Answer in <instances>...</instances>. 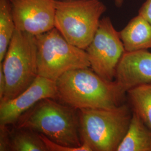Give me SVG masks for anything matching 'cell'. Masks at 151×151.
<instances>
[{
    "instance_id": "3",
    "label": "cell",
    "mask_w": 151,
    "mask_h": 151,
    "mask_svg": "<svg viewBox=\"0 0 151 151\" xmlns=\"http://www.w3.org/2000/svg\"><path fill=\"white\" fill-rule=\"evenodd\" d=\"M82 143L92 151H116L126 134L133 112L128 104L113 109L78 110Z\"/></svg>"
},
{
    "instance_id": "20",
    "label": "cell",
    "mask_w": 151,
    "mask_h": 151,
    "mask_svg": "<svg viewBox=\"0 0 151 151\" xmlns=\"http://www.w3.org/2000/svg\"><path fill=\"white\" fill-rule=\"evenodd\" d=\"M115 4L116 6L118 7H120L123 4L124 0H114Z\"/></svg>"
},
{
    "instance_id": "1",
    "label": "cell",
    "mask_w": 151,
    "mask_h": 151,
    "mask_svg": "<svg viewBox=\"0 0 151 151\" xmlns=\"http://www.w3.org/2000/svg\"><path fill=\"white\" fill-rule=\"evenodd\" d=\"M55 83L58 98L78 110L113 109L127 98V92L116 81H106L89 68L68 71Z\"/></svg>"
},
{
    "instance_id": "5",
    "label": "cell",
    "mask_w": 151,
    "mask_h": 151,
    "mask_svg": "<svg viewBox=\"0 0 151 151\" xmlns=\"http://www.w3.org/2000/svg\"><path fill=\"white\" fill-rule=\"evenodd\" d=\"M2 68L6 87L1 103L16 97L38 77L36 36L16 29L2 61Z\"/></svg>"
},
{
    "instance_id": "2",
    "label": "cell",
    "mask_w": 151,
    "mask_h": 151,
    "mask_svg": "<svg viewBox=\"0 0 151 151\" xmlns=\"http://www.w3.org/2000/svg\"><path fill=\"white\" fill-rule=\"evenodd\" d=\"M54 100L47 98L37 103L22 119L18 128L43 134L61 146H81L80 119L76 109Z\"/></svg>"
},
{
    "instance_id": "10",
    "label": "cell",
    "mask_w": 151,
    "mask_h": 151,
    "mask_svg": "<svg viewBox=\"0 0 151 151\" xmlns=\"http://www.w3.org/2000/svg\"><path fill=\"white\" fill-rule=\"evenodd\" d=\"M115 80L125 92L134 87L151 83V52L148 50L125 52L117 66Z\"/></svg>"
},
{
    "instance_id": "6",
    "label": "cell",
    "mask_w": 151,
    "mask_h": 151,
    "mask_svg": "<svg viewBox=\"0 0 151 151\" xmlns=\"http://www.w3.org/2000/svg\"><path fill=\"white\" fill-rule=\"evenodd\" d=\"M36 38L38 76L55 82L68 71L90 67L86 51L70 43L55 27Z\"/></svg>"
},
{
    "instance_id": "17",
    "label": "cell",
    "mask_w": 151,
    "mask_h": 151,
    "mask_svg": "<svg viewBox=\"0 0 151 151\" xmlns=\"http://www.w3.org/2000/svg\"><path fill=\"white\" fill-rule=\"evenodd\" d=\"M138 14L151 24V0H146L138 11Z\"/></svg>"
},
{
    "instance_id": "14",
    "label": "cell",
    "mask_w": 151,
    "mask_h": 151,
    "mask_svg": "<svg viewBox=\"0 0 151 151\" xmlns=\"http://www.w3.org/2000/svg\"><path fill=\"white\" fill-rule=\"evenodd\" d=\"M16 30L10 0H0V61L5 57Z\"/></svg>"
},
{
    "instance_id": "16",
    "label": "cell",
    "mask_w": 151,
    "mask_h": 151,
    "mask_svg": "<svg viewBox=\"0 0 151 151\" xmlns=\"http://www.w3.org/2000/svg\"><path fill=\"white\" fill-rule=\"evenodd\" d=\"M39 136L48 151H92L90 146L85 143L76 147L63 146L54 143L43 134H39Z\"/></svg>"
},
{
    "instance_id": "9",
    "label": "cell",
    "mask_w": 151,
    "mask_h": 151,
    "mask_svg": "<svg viewBox=\"0 0 151 151\" xmlns=\"http://www.w3.org/2000/svg\"><path fill=\"white\" fill-rule=\"evenodd\" d=\"M47 98H58L55 82L38 76L18 96L5 103H0L1 126L15 123L26 111Z\"/></svg>"
},
{
    "instance_id": "18",
    "label": "cell",
    "mask_w": 151,
    "mask_h": 151,
    "mask_svg": "<svg viewBox=\"0 0 151 151\" xmlns=\"http://www.w3.org/2000/svg\"><path fill=\"white\" fill-rule=\"evenodd\" d=\"M6 126H1V143H0V151L7 150V146L9 144L10 146V142L7 140V129ZM9 146V145H8Z\"/></svg>"
},
{
    "instance_id": "7",
    "label": "cell",
    "mask_w": 151,
    "mask_h": 151,
    "mask_svg": "<svg viewBox=\"0 0 151 151\" xmlns=\"http://www.w3.org/2000/svg\"><path fill=\"white\" fill-rule=\"evenodd\" d=\"M85 50L92 70L103 79L113 81L125 50L119 32L114 27L110 17L100 20L93 38Z\"/></svg>"
},
{
    "instance_id": "15",
    "label": "cell",
    "mask_w": 151,
    "mask_h": 151,
    "mask_svg": "<svg viewBox=\"0 0 151 151\" xmlns=\"http://www.w3.org/2000/svg\"><path fill=\"white\" fill-rule=\"evenodd\" d=\"M19 132L15 134L10 143V150L14 151H48L39 134L34 132Z\"/></svg>"
},
{
    "instance_id": "8",
    "label": "cell",
    "mask_w": 151,
    "mask_h": 151,
    "mask_svg": "<svg viewBox=\"0 0 151 151\" xmlns=\"http://www.w3.org/2000/svg\"><path fill=\"white\" fill-rule=\"evenodd\" d=\"M16 29L38 35L55 27V0H10Z\"/></svg>"
},
{
    "instance_id": "13",
    "label": "cell",
    "mask_w": 151,
    "mask_h": 151,
    "mask_svg": "<svg viewBox=\"0 0 151 151\" xmlns=\"http://www.w3.org/2000/svg\"><path fill=\"white\" fill-rule=\"evenodd\" d=\"M128 104L136 114L151 129V83L134 87L127 92Z\"/></svg>"
},
{
    "instance_id": "11",
    "label": "cell",
    "mask_w": 151,
    "mask_h": 151,
    "mask_svg": "<svg viewBox=\"0 0 151 151\" xmlns=\"http://www.w3.org/2000/svg\"><path fill=\"white\" fill-rule=\"evenodd\" d=\"M119 34L125 52L151 49V24L139 14L132 19Z\"/></svg>"
},
{
    "instance_id": "19",
    "label": "cell",
    "mask_w": 151,
    "mask_h": 151,
    "mask_svg": "<svg viewBox=\"0 0 151 151\" xmlns=\"http://www.w3.org/2000/svg\"><path fill=\"white\" fill-rule=\"evenodd\" d=\"M6 79L2 68V63H0V101L4 97L5 91Z\"/></svg>"
},
{
    "instance_id": "12",
    "label": "cell",
    "mask_w": 151,
    "mask_h": 151,
    "mask_svg": "<svg viewBox=\"0 0 151 151\" xmlns=\"http://www.w3.org/2000/svg\"><path fill=\"white\" fill-rule=\"evenodd\" d=\"M116 151H151V129L134 113Z\"/></svg>"
},
{
    "instance_id": "4",
    "label": "cell",
    "mask_w": 151,
    "mask_h": 151,
    "mask_svg": "<svg viewBox=\"0 0 151 151\" xmlns=\"http://www.w3.org/2000/svg\"><path fill=\"white\" fill-rule=\"evenodd\" d=\"M106 11L100 0H55V27L70 43L86 50Z\"/></svg>"
}]
</instances>
